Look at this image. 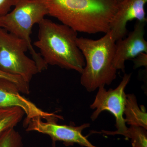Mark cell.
Wrapping results in <instances>:
<instances>
[{
	"instance_id": "17",
	"label": "cell",
	"mask_w": 147,
	"mask_h": 147,
	"mask_svg": "<svg viewBox=\"0 0 147 147\" xmlns=\"http://www.w3.org/2000/svg\"><path fill=\"white\" fill-rule=\"evenodd\" d=\"M134 62V68L136 69L141 67H145L147 68V53H140L137 57L131 59Z\"/></svg>"
},
{
	"instance_id": "4",
	"label": "cell",
	"mask_w": 147,
	"mask_h": 147,
	"mask_svg": "<svg viewBox=\"0 0 147 147\" xmlns=\"http://www.w3.org/2000/svg\"><path fill=\"white\" fill-rule=\"evenodd\" d=\"M14 7L11 12L0 17V28L26 42L32 59L41 72L48 66L33 47L30 36L34 26L39 24L48 15L47 7L40 0H17Z\"/></svg>"
},
{
	"instance_id": "16",
	"label": "cell",
	"mask_w": 147,
	"mask_h": 147,
	"mask_svg": "<svg viewBox=\"0 0 147 147\" xmlns=\"http://www.w3.org/2000/svg\"><path fill=\"white\" fill-rule=\"evenodd\" d=\"M17 0H0V17L9 13L10 9L15 6Z\"/></svg>"
},
{
	"instance_id": "1",
	"label": "cell",
	"mask_w": 147,
	"mask_h": 147,
	"mask_svg": "<svg viewBox=\"0 0 147 147\" xmlns=\"http://www.w3.org/2000/svg\"><path fill=\"white\" fill-rule=\"evenodd\" d=\"M48 14L75 31L89 34L110 31L117 0H42Z\"/></svg>"
},
{
	"instance_id": "6",
	"label": "cell",
	"mask_w": 147,
	"mask_h": 147,
	"mask_svg": "<svg viewBox=\"0 0 147 147\" xmlns=\"http://www.w3.org/2000/svg\"><path fill=\"white\" fill-rule=\"evenodd\" d=\"M131 76V74H125L119 86L114 89H110L107 90L105 86H103L98 88L94 101L90 106L91 109H96L91 116V119L94 121L102 112L108 111L115 117L117 128L115 131L102 130L101 133L106 135H120L127 129L123 116L126 100L125 89L130 81Z\"/></svg>"
},
{
	"instance_id": "13",
	"label": "cell",
	"mask_w": 147,
	"mask_h": 147,
	"mask_svg": "<svg viewBox=\"0 0 147 147\" xmlns=\"http://www.w3.org/2000/svg\"><path fill=\"white\" fill-rule=\"evenodd\" d=\"M120 135L131 139L132 147H147V129L144 127L130 125Z\"/></svg>"
},
{
	"instance_id": "5",
	"label": "cell",
	"mask_w": 147,
	"mask_h": 147,
	"mask_svg": "<svg viewBox=\"0 0 147 147\" xmlns=\"http://www.w3.org/2000/svg\"><path fill=\"white\" fill-rule=\"evenodd\" d=\"M28 51L24 40L0 28V69L29 84L39 71L34 61L26 55Z\"/></svg>"
},
{
	"instance_id": "2",
	"label": "cell",
	"mask_w": 147,
	"mask_h": 147,
	"mask_svg": "<svg viewBox=\"0 0 147 147\" xmlns=\"http://www.w3.org/2000/svg\"><path fill=\"white\" fill-rule=\"evenodd\" d=\"M38 39L34 43L48 66L82 73L85 61L76 44L77 32L65 25L44 18L38 24Z\"/></svg>"
},
{
	"instance_id": "7",
	"label": "cell",
	"mask_w": 147,
	"mask_h": 147,
	"mask_svg": "<svg viewBox=\"0 0 147 147\" xmlns=\"http://www.w3.org/2000/svg\"><path fill=\"white\" fill-rule=\"evenodd\" d=\"M54 121H45L36 117L30 121L26 127L27 131H36L48 135L51 138L53 147L56 146V142H61L67 146L78 144L82 146L98 147L93 145L86 137L82 134V131L90 126L89 123H85L79 126L73 125H63Z\"/></svg>"
},
{
	"instance_id": "12",
	"label": "cell",
	"mask_w": 147,
	"mask_h": 147,
	"mask_svg": "<svg viewBox=\"0 0 147 147\" xmlns=\"http://www.w3.org/2000/svg\"><path fill=\"white\" fill-rule=\"evenodd\" d=\"M25 115L21 108L0 107V134L9 128H15Z\"/></svg>"
},
{
	"instance_id": "19",
	"label": "cell",
	"mask_w": 147,
	"mask_h": 147,
	"mask_svg": "<svg viewBox=\"0 0 147 147\" xmlns=\"http://www.w3.org/2000/svg\"><path fill=\"white\" fill-rule=\"evenodd\" d=\"M40 1H42V0H40Z\"/></svg>"
},
{
	"instance_id": "8",
	"label": "cell",
	"mask_w": 147,
	"mask_h": 147,
	"mask_svg": "<svg viewBox=\"0 0 147 147\" xmlns=\"http://www.w3.org/2000/svg\"><path fill=\"white\" fill-rule=\"evenodd\" d=\"M21 92L16 84L7 79H0V107H17L24 110L26 117L24 126L26 128L30 121L36 117L45 121H57L63 117L55 113L41 110L34 103L21 95Z\"/></svg>"
},
{
	"instance_id": "3",
	"label": "cell",
	"mask_w": 147,
	"mask_h": 147,
	"mask_svg": "<svg viewBox=\"0 0 147 147\" xmlns=\"http://www.w3.org/2000/svg\"><path fill=\"white\" fill-rule=\"evenodd\" d=\"M76 44L85 61L81 84L89 92L101 86L110 85L117 77L113 65L116 41L110 31L99 39L77 37Z\"/></svg>"
},
{
	"instance_id": "14",
	"label": "cell",
	"mask_w": 147,
	"mask_h": 147,
	"mask_svg": "<svg viewBox=\"0 0 147 147\" xmlns=\"http://www.w3.org/2000/svg\"><path fill=\"white\" fill-rule=\"evenodd\" d=\"M0 147H24L21 134L15 128L3 131L0 134Z\"/></svg>"
},
{
	"instance_id": "15",
	"label": "cell",
	"mask_w": 147,
	"mask_h": 147,
	"mask_svg": "<svg viewBox=\"0 0 147 147\" xmlns=\"http://www.w3.org/2000/svg\"><path fill=\"white\" fill-rule=\"evenodd\" d=\"M0 79H7L13 82L17 85L21 93L29 94L30 93L29 84L20 76L11 75L6 73L0 69Z\"/></svg>"
},
{
	"instance_id": "10",
	"label": "cell",
	"mask_w": 147,
	"mask_h": 147,
	"mask_svg": "<svg viewBox=\"0 0 147 147\" xmlns=\"http://www.w3.org/2000/svg\"><path fill=\"white\" fill-rule=\"evenodd\" d=\"M147 2V0H122L119 3L110 29L115 41L124 38L126 35L127 25L129 21L136 20L147 23L145 10Z\"/></svg>"
},
{
	"instance_id": "18",
	"label": "cell",
	"mask_w": 147,
	"mask_h": 147,
	"mask_svg": "<svg viewBox=\"0 0 147 147\" xmlns=\"http://www.w3.org/2000/svg\"><path fill=\"white\" fill-rule=\"evenodd\" d=\"M117 1L118 2V3L120 2L121 1H122V0H117Z\"/></svg>"
},
{
	"instance_id": "9",
	"label": "cell",
	"mask_w": 147,
	"mask_h": 147,
	"mask_svg": "<svg viewBox=\"0 0 147 147\" xmlns=\"http://www.w3.org/2000/svg\"><path fill=\"white\" fill-rule=\"evenodd\" d=\"M146 22L137 21L134 30L125 38L115 42L113 65L117 70L124 72L125 63L142 53H147V42L144 38Z\"/></svg>"
},
{
	"instance_id": "11",
	"label": "cell",
	"mask_w": 147,
	"mask_h": 147,
	"mask_svg": "<svg viewBox=\"0 0 147 147\" xmlns=\"http://www.w3.org/2000/svg\"><path fill=\"white\" fill-rule=\"evenodd\" d=\"M124 115L125 123L133 126L142 127L147 129V114L146 108L142 105L139 108L136 96L133 94L126 95V103Z\"/></svg>"
}]
</instances>
